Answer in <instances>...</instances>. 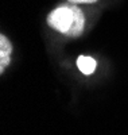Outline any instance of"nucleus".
<instances>
[{
  "label": "nucleus",
  "instance_id": "obj_2",
  "mask_svg": "<svg viewBox=\"0 0 128 135\" xmlns=\"http://www.w3.org/2000/svg\"><path fill=\"white\" fill-rule=\"evenodd\" d=\"M0 70H4V68H6V65L9 62V54H11V51H12V46H11V43H9V41L4 37V35H2L0 37Z\"/></svg>",
  "mask_w": 128,
  "mask_h": 135
},
{
  "label": "nucleus",
  "instance_id": "obj_3",
  "mask_svg": "<svg viewBox=\"0 0 128 135\" xmlns=\"http://www.w3.org/2000/svg\"><path fill=\"white\" fill-rule=\"evenodd\" d=\"M77 66L81 73L84 74H92L96 70L97 68V62L93 60L92 57H88V55H80L77 60Z\"/></svg>",
  "mask_w": 128,
  "mask_h": 135
},
{
  "label": "nucleus",
  "instance_id": "obj_4",
  "mask_svg": "<svg viewBox=\"0 0 128 135\" xmlns=\"http://www.w3.org/2000/svg\"><path fill=\"white\" fill-rule=\"evenodd\" d=\"M70 3H96L97 0H69Z\"/></svg>",
  "mask_w": 128,
  "mask_h": 135
},
{
  "label": "nucleus",
  "instance_id": "obj_1",
  "mask_svg": "<svg viewBox=\"0 0 128 135\" xmlns=\"http://www.w3.org/2000/svg\"><path fill=\"white\" fill-rule=\"evenodd\" d=\"M47 23L51 28L69 37H78L84 31L85 16L81 9L74 6H61L50 12Z\"/></svg>",
  "mask_w": 128,
  "mask_h": 135
}]
</instances>
